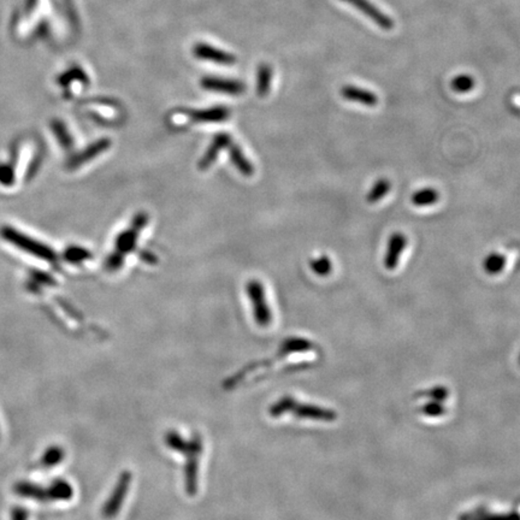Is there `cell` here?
<instances>
[{
	"instance_id": "cell-4",
	"label": "cell",
	"mask_w": 520,
	"mask_h": 520,
	"mask_svg": "<svg viewBox=\"0 0 520 520\" xmlns=\"http://www.w3.org/2000/svg\"><path fill=\"white\" fill-rule=\"evenodd\" d=\"M0 234L9 244L14 245V247L22 249L23 252L33 257L43 259L46 262H54L56 259V254L51 247L39 242L38 240L33 239L19 230L14 229L12 227H4Z\"/></svg>"
},
{
	"instance_id": "cell-7",
	"label": "cell",
	"mask_w": 520,
	"mask_h": 520,
	"mask_svg": "<svg viewBox=\"0 0 520 520\" xmlns=\"http://www.w3.org/2000/svg\"><path fill=\"white\" fill-rule=\"evenodd\" d=\"M148 215L146 212H138V215L133 218V222L128 229L122 231L117 238H116V252L127 256L130 252H133L134 249L136 247L138 235L140 231L147 225Z\"/></svg>"
},
{
	"instance_id": "cell-31",
	"label": "cell",
	"mask_w": 520,
	"mask_h": 520,
	"mask_svg": "<svg viewBox=\"0 0 520 520\" xmlns=\"http://www.w3.org/2000/svg\"><path fill=\"white\" fill-rule=\"evenodd\" d=\"M140 257H141L143 262H148V264H154V262H157V257H156L154 254L151 253V252H148V251L143 252V253L140 254Z\"/></svg>"
},
{
	"instance_id": "cell-17",
	"label": "cell",
	"mask_w": 520,
	"mask_h": 520,
	"mask_svg": "<svg viewBox=\"0 0 520 520\" xmlns=\"http://www.w3.org/2000/svg\"><path fill=\"white\" fill-rule=\"evenodd\" d=\"M229 157L230 160L233 163V165L238 169V171L241 175H244L245 177L253 176V165H252V163L249 162L247 158L245 157L242 149L238 145H235V143L230 145Z\"/></svg>"
},
{
	"instance_id": "cell-18",
	"label": "cell",
	"mask_w": 520,
	"mask_h": 520,
	"mask_svg": "<svg viewBox=\"0 0 520 520\" xmlns=\"http://www.w3.org/2000/svg\"><path fill=\"white\" fill-rule=\"evenodd\" d=\"M14 492L16 495L19 497H27V499H33L37 501H48V492L45 489L41 487H39L34 483L25 482H17L14 486Z\"/></svg>"
},
{
	"instance_id": "cell-16",
	"label": "cell",
	"mask_w": 520,
	"mask_h": 520,
	"mask_svg": "<svg viewBox=\"0 0 520 520\" xmlns=\"http://www.w3.org/2000/svg\"><path fill=\"white\" fill-rule=\"evenodd\" d=\"M48 499L51 501H69L74 497L72 484L64 479H54L46 489Z\"/></svg>"
},
{
	"instance_id": "cell-22",
	"label": "cell",
	"mask_w": 520,
	"mask_h": 520,
	"mask_svg": "<svg viewBox=\"0 0 520 520\" xmlns=\"http://www.w3.org/2000/svg\"><path fill=\"white\" fill-rule=\"evenodd\" d=\"M391 183L388 178H379L373 183L371 189L368 191L366 200L368 204H376L379 200H382L384 196H387L391 191Z\"/></svg>"
},
{
	"instance_id": "cell-5",
	"label": "cell",
	"mask_w": 520,
	"mask_h": 520,
	"mask_svg": "<svg viewBox=\"0 0 520 520\" xmlns=\"http://www.w3.org/2000/svg\"><path fill=\"white\" fill-rule=\"evenodd\" d=\"M133 481V473L130 470L122 471L120 477L117 479L115 487L112 489L110 497L106 500L105 503L101 507V516L105 519H114L118 516L121 508L125 503V500L128 497L130 486Z\"/></svg>"
},
{
	"instance_id": "cell-23",
	"label": "cell",
	"mask_w": 520,
	"mask_h": 520,
	"mask_svg": "<svg viewBox=\"0 0 520 520\" xmlns=\"http://www.w3.org/2000/svg\"><path fill=\"white\" fill-rule=\"evenodd\" d=\"M65 458V450L61 446H51L43 452L41 457V465L45 468H53L62 463Z\"/></svg>"
},
{
	"instance_id": "cell-25",
	"label": "cell",
	"mask_w": 520,
	"mask_h": 520,
	"mask_svg": "<svg viewBox=\"0 0 520 520\" xmlns=\"http://www.w3.org/2000/svg\"><path fill=\"white\" fill-rule=\"evenodd\" d=\"M475 83L476 82H475V79L472 76L463 74V75L454 77L450 82V87L457 93H468V92L472 91Z\"/></svg>"
},
{
	"instance_id": "cell-14",
	"label": "cell",
	"mask_w": 520,
	"mask_h": 520,
	"mask_svg": "<svg viewBox=\"0 0 520 520\" xmlns=\"http://www.w3.org/2000/svg\"><path fill=\"white\" fill-rule=\"evenodd\" d=\"M407 246V238L401 233H394L388 242L387 253L384 256V267L389 271L397 267L400 257Z\"/></svg>"
},
{
	"instance_id": "cell-20",
	"label": "cell",
	"mask_w": 520,
	"mask_h": 520,
	"mask_svg": "<svg viewBox=\"0 0 520 520\" xmlns=\"http://www.w3.org/2000/svg\"><path fill=\"white\" fill-rule=\"evenodd\" d=\"M272 69L267 64H260L257 72V94L260 98L267 96L271 90Z\"/></svg>"
},
{
	"instance_id": "cell-30",
	"label": "cell",
	"mask_w": 520,
	"mask_h": 520,
	"mask_svg": "<svg viewBox=\"0 0 520 520\" xmlns=\"http://www.w3.org/2000/svg\"><path fill=\"white\" fill-rule=\"evenodd\" d=\"M28 511L23 507H14L11 512V519L12 520H28Z\"/></svg>"
},
{
	"instance_id": "cell-1",
	"label": "cell",
	"mask_w": 520,
	"mask_h": 520,
	"mask_svg": "<svg viewBox=\"0 0 520 520\" xmlns=\"http://www.w3.org/2000/svg\"><path fill=\"white\" fill-rule=\"evenodd\" d=\"M167 448L186 458L185 464V490L189 497H196L199 488V463L204 453V439L200 433L194 431L189 439L183 437L177 430H167L164 435Z\"/></svg>"
},
{
	"instance_id": "cell-11",
	"label": "cell",
	"mask_w": 520,
	"mask_h": 520,
	"mask_svg": "<svg viewBox=\"0 0 520 520\" xmlns=\"http://www.w3.org/2000/svg\"><path fill=\"white\" fill-rule=\"evenodd\" d=\"M193 52L196 57L201 61L222 64V65H233L236 63V57L234 54L220 51L218 48H214L207 43H196Z\"/></svg>"
},
{
	"instance_id": "cell-12",
	"label": "cell",
	"mask_w": 520,
	"mask_h": 520,
	"mask_svg": "<svg viewBox=\"0 0 520 520\" xmlns=\"http://www.w3.org/2000/svg\"><path fill=\"white\" fill-rule=\"evenodd\" d=\"M344 1H347L349 4L353 5L354 8L360 10L363 14L368 16L375 23H377L384 30H391L394 27L393 19L387 14H383L381 10L376 8L368 0H344Z\"/></svg>"
},
{
	"instance_id": "cell-19",
	"label": "cell",
	"mask_w": 520,
	"mask_h": 520,
	"mask_svg": "<svg viewBox=\"0 0 520 520\" xmlns=\"http://www.w3.org/2000/svg\"><path fill=\"white\" fill-rule=\"evenodd\" d=\"M439 200V193L437 189L435 188H422L419 191H415L410 196V201L412 204L415 206H419V207H424V206H431L436 204Z\"/></svg>"
},
{
	"instance_id": "cell-8",
	"label": "cell",
	"mask_w": 520,
	"mask_h": 520,
	"mask_svg": "<svg viewBox=\"0 0 520 520\" xmlns=\"http://www.w3.org/2000/svg\"><path fill=\"white\" fill-rule=\"evenodd\" d=\"M200 85L206 91L225 93L229 96H240L246 91V87L242 82L216 76L204 77L200 81Z\"/></svg>"
},
{
	"instance_id": "cell-29",
	"label": "cell",
	"mask_w": 520,
	"mask_h": 520,
	"mask_svg": "<svg viewBox=\"0 0 520 520\" xmlns=\"http://www.w3.org/2000/svg\"><path fill=\"white\" fill-rule=\"evenodd\" d=\"M14 181V169L10 165H0V183L4 186H11Z\"/></svg>"
},
{
	"instance_id": "cell-13",
	"label": "cell",
	"mask_w": 520,
	"mask_h": 520,
	"mask_svg": "<svg viewBox=\"0 0 520 520\" xmlns=\"http://www.w3.org/2000/svg\"><path fill=\"white\" fill-rule=\"evenodd\" d=\"M230 111L225 106H215L204 110L189 111L186 117L194 123H217L228 120Z\"/></svg>"
},
{
	"instance_id": "cell-6",
	"label": "cell",
	"mask_w": 520,
	"mask_h": 520,
	"mask_svg": "<svg viewBox=\"0 0 520 520\" xmlns=\"http://www.w3.org/2000/svg\"><path fill=\"white\" fill-rule=\"evenodd\" d=\"M246 293L249 295V301L252 302L256 323L262 328H267L269 325H271V309L267 305V296H265V291H264L262 282L257 280L249 281L246 286Z\"/></svg>"
},
{
	"instance_id": "cell-10",
	"label": "cell",
	"mask_w": 520,
	"mask_h": 520,
	"mask_svg": "<svg viewBox=\"0 0 520 520\" xmlns=\"http://www.w3.org/2000/svg\"><path fill=\"white\" fill-rule=\"evenodd\" d=\"M233 143V138L228 133H218L216 134L215 138L212 140L209 148L206 149L204 157L201 158L198 164L199 170H207L209 167L214 165V163L216 162V159L220 156V152H222L225 148L229 147L230 145Z\"/></svg>"
},
{
	"instance_id": "cell-3",
	"label": "cell",
	"mask_w": 520,
	"mask_h": 520,
	"mask_svg": "<svg viewBox=\"0 0 520 520\" xmlns=\"http://www.w3.org/2000/svg\"><path fill=\"white\" fill-rule=\"evenodd\" d=\"M269 415L271 418H280L282 415L291 413L295 418L299 419H311V420H329L334 419V413L329 410H325L318 406L307 405L296 401L291 396H283L278 399L276 402H273L269 407Z\"/></svg>"
},
{
	"instance_id": "cell-15",
	"label": "cell",
	"mask_w": 520,
	"mask_h": 520,
	"mask_svg": "<svg viewBox=\"0 0 520 520\" xmlns=\"http://www.w3.org/2000/svg\"><path fill=\"white\" fill-rule=\"evenodd\" d=\"M341 96H344L346 101H352V103H358L362 105L373 106L377 105L378 98L375 93L364 88H359L355 86H344L341 90Z\"/></svg>"
},
{
	"instance_id": "cell-21",
	"label": "cell",
	"mask_w": 520,
	"mask_h": 520,
	"mask_svg": "<svg viewBox=\"0 0 520 520\" xmlns=\"http://www.w3.org/2000/svg\"><path fill=\"white\" fill-rule=\"evenodd\" d=\"M505 267H506V257L501 253L488 254L483 262L484 271L492 276L501 273Z\"/></svg>"
},
{
	"instance_id": "cell-28",
	"label": "cell",
	"mask_w": 520,
	"mask_h": 520,
	"mask_svg": "<svg viewBox=\"0 0 520 520\" xmlns=\"http://www.w3.org/2000/svg\"><path fill=\"white\" fill-rule=\"evenodd\" d=\"M125 262V256L118 253V252H114L110 254L107 259L105 260V269L107 271L114 272L118 271L122 265Z\"/></svg>"
},
{
	"instance_id": "cell-9",
	"label": "cell",
	"mask_w": 520,
	"mask_h": 520,
	"mask_svg": "<svg viewBox=\"0 0 520 520\" xmlns=\"http://www.w3.org/2000/svg\"><path fill=\"white\" fill-rule=\"evenodd\" d=\"M110 147V138H101L98 141H94L88 147L85 148L83 151L77 153L76 156L70 158V160L67 163V167L69 169H77V167H82L86 163L93 160L94 158L99 157L101 153L105 152Z\"/></svg>"
},
{
	"instance_id": "cell-27",
	"label": "cell",
	"mask_w": 520,
	"mask_h": 520,
	"mask_svg": "<svg viewBox=\"0 0 520 520\" xmlns=\"http://www.w3.org/2000/svg\"><path fill=\"white\" fill-rule=\"evenodd\" d=\"M52 129L54 134H56V136H57L58 141L61 143L63 147L67 148V149L72 147V143H72V135L69 133V130L67 129L65 125L61 123V122H56L52 125Z\"/></svg>"
},
{
	"instance_id": "cell-24",
	"label": "cell",
	"mask_w": 520,
	"mask_h": 520,
	"mask_svg": "<svg viewBox=\"0 0 520 520\" xmlns=\"http://www.w3.org/2000/svg\"><path fill=\"white\" fill-rule=\"evenodd\" d=\"M311 270L315 272V275L320 277L328 276L331 273L333 270V262L330 260L329 257L326 256H320L317 258H313L310 262Z\"/></svg>"
},
{
	"instance_id": "cell-2",
	"label": "cell",
	"mask_w": 520,
	"mask_h": 520,
	"mask_svg": "<svg viewBox=\"0 0 520 520\" xmlns=\"http://www.w3.org/2000/svg\"><path fill=\"white\" fill-rule=\"evenodd\" d=\"M312 349H313V344L309 340L302 339V337H288L282 342L281 347L277 351L276 355H273L271 359H267V360L249 364L246 368H241L235 375L225 379L223 382V389L225 391H234L235 388L239 387L240 383L245 382L247 377H249L251 373L272 368V364L287 358V355L307 352Z\"/></svg>"
},
{
	"instance_id": "cell-26",
	"label": "cell",
	"mask_w": 520,
	"mask_h": 520,
	"mask_svg": "<svg viewBox=\"0 0 520 520\" xmlns=\"http://www.w3.org/2000/svg\"><path fill=\"white\" fill-rule=\"evenodd\" d=\"M65 260L72 264H81V262H86L88 259L92 258V253L86 249H82V247H77V246H72L70 249H67L64 253Z\"/></svg>"
}]
</instances>
